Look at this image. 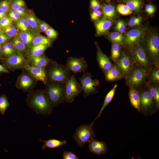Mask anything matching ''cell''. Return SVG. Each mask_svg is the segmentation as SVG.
<instances>
[{
	"mask_svg": "<svg viewBox=\"0 0 159 159\" xmlns=\"http://www.w3.org/2000/svg\"><path fill=\"white\" fill-rule=\"evenodd\" d=\"M129 96L132 106L138 111H140V97L139 92L137 90L129 87Z\"/></svg>",
	"mask_w": 159,
	"mask_h": 159,
	"instance_id": "ffe728a7",
	"label": "cell"
},
{
	"mask_svg": "<svg viewBox=\"0 0 159 159\" xmlns=\"http://www.w3.org/2000/svg\"><path fill=\"white\" fill-rule=\"evenodd\" d=\"M11 42L16 50L20 52L26 51V46L20 39L19 35L13 37Z\"/></svg>",
	"mask_w": 159,
	"mask_h": 159,
	"instance_id": "d6a6232c",
	"label": "cell"
},
{
	"mask_svg": "<svg viewBox=\"0 0 159 159\" xmlns=\"http://www.w3.org/2000/svg\"><path fill=\"white\" fill-rule=\"evenodd\" d=\"M114 28L116 30L121 33L125 32L126 30V25L124 21L121 20L117 21Z\"/></svg>",
	"mask_w": 159,
	"mask_h": 159,
	"instance_id": "b9f144b4",
	"label": "cell"
},
{
	"mask_svg": "<svg viewBox=\"0 0 159 159\" xmlns=\"http://www.w3.org/2000/svg\"><path fill=\"white\" fill-rule=\"evenodd\" d=\"M94 122L93 121L89 124L81 125L76 130L73 138L79 147H82L95 137L93 129Z\"/></svg>",
	"mask_w": 159,
	"mask_h": 159,
	"instance_id": "5b68a950",
	"label": "cell"
},
{
	"mask_svg": "<svg viewBox=\"0 0 159 159\" xmlns=\"http://www.w3.org/2000/svg\"><path fill=\"white\" fill-rule=\"evenodd\" d=\"M1 49L2 55L6 57L10 56L8 51L4 44L1 46Z\"/></svg>",
	"mask_w": 159,
	"mask_h": 159,
	"instance_id": "db71d44e",
	"label": "cell"
},
{
	"mask_svg": "<svg viewBox=\"0 0 159 159\" xmlns=\"http://www.w3.org/2000/svg\"><path fill=\"white\" fill-rule=\"evenodd\" d=\"M33 83V81L32 78L26 75L21 76L18 81V85L19 87L24 90L29 89Z\"/></svg>",
	"mask_w": 159,
	"mask_h": 159,
	"instance_id": "83f0119b",
	"label": "cell"
},
{
	"mask_svg": "<svg viewBox=\"0 0 159 159\" xmlns=\"http://www.w3.org/2000/svg\"><path fill=\"white\" fill-rule=\"evenodd\" d=\"M39 140L44 143L42 147V149L44 150L47 148H55L65 145L67 143V141L65 140H60L55 139H51L46 140L39 139Z\"/></svg>",
	"mask_w": 159,
	"mask_h": 159,
	"instance_id": "7402d4cb",
	"label": "cell"
},
{
	"mask_svg": "<svg viewBox=\"0 0 159 159\" xmlns=\"http://www.w3.org/2000/svg\"><path fill=\"white\" fill-rule=\"evenodd\" d=\"M117 86V84H115L112 88L108 92L106 95L104 102L100 112L95 119L93 120L95 121L101 115L102 113L106 107L111 101L114 96L115 92Z\"/></svg>",
	"mask_w": 159,
	"mask_h": 159,
	"instance_id": "603a6c76",
	"label": "cell"
},
{
	"mask_svg": "<svg viewBox=\"0 0 159 159\" xmlns=\"http://www.w3.org/2000/svg\"><path fill=\"white\" fill-rule=\"evenodd\" d=\"M121 54L120 45L113 43L111 47V59L115 63L120 58Z\"/></svg>",
	"mask_w": 159,
	"mask_h": 159,
	"instance_id": "f546056e",
	"label": "cell"
},
{
	"mask_svg": "<svg viewBox=\"0 0 159 159\" xmlns=\"http://www.w3.org/2000/svg\"><path fill=\"white\" fill-rule=\"evenodd\" d=\"M139 93L140 110L147 112L150 109L154 104L155 105L154 99L148 88L141 90Z\"/></svg>",
	"mask_w": 159,
	"mask_h": 159,
	"instance_id": "5bb4252c",
	"label": "cell"
},
{
	"mask_svg": "<svg viewBox=\"0 0 159 159\" xmlns=\"http://www.w3.org/2000/svg\"><path fill=\"white\" fill-rule=\"evenodd\" d=\"M24 67L32 78L46 84L48 78L45 67H39L27 64Z\"/></svg>",
	"mask_w": 159,
	"mask_h": 159,
	"instance_id": "4fadbf2b",
	"label": "cell"
},
{
	"mask_svg": "<svg viewBox=\"0 0 159 159\" xmlns=\"http://www.w3.org/2000/svg\"><path fill=\"white\" fill-rule=\"evenodd\" d=\"M97 52L96 59L99 66L104 72L112 67L113 65L110 59L101 50L97 42L95 43Z\"/></svg>",
	"mask_w": 159,
	"mask_h": 159,
	"instance_id": "2e32d148",
	"label": "cell"
},
{
	"mask_svg": "<svg viewBox=\"0 0 159 159\" xmlns=\"http://www.w3.org/2000/svg\"><path fill=\"white\" fill-rule=\"evenodd\" d=\"M11 9L16 10L20 7H25V3L24 0H10Z\"/></svg>",
	"mask_w": 159,
	"mask_h": 159,
	"instance_id": "ab89813d",
	"label": "cell"
},
{
	"mask_svg": "<svg viewBox=\"0 0 159 159\" xmlns=\"http://www.w3.org/2000/svg\"><path fill=\"white\" fill-rule=\"evenodd\" d=\"M131 49L134 64L149 72L154 66L149 60L143 47L138 43L133 46Z\"/></svg>",
	"mask_w": 159,
	"mask_h": 159,
	"instance_id": "52a82bcc",
	"label": "cell"
},
{
	"mask_svg": "<svg viewBox=\"0 0 159 159\" xmlns=\"http://www.w3.org/2000/svg\"><path fill=\"white\" fill-rule=\"evenodd\" d=\"M47 74L51 82L65 84L70 75L69 72L65 66L53 62L50 64Z\"/></svg>",
	"mask_w": 159,
	"mask_h": 159,
	"instance_id": "8992f818",
	"label": "cell"
},
{
	"mask_svg": "<svg viewBox=\"0 0 159 159\" xmlns=\"http://www.w3.org/2000/svg\"><path fill=\"white\" fill-rule=\"evenodd\" d=\"M10 104L5 95H3L0 97V113L4 115Z\"/></svg>",
	"mask_w": 159,
	"mask_h": 159,
	"instance_id": "8d00e7d4",
	"label": "cell"
},
{
	"mask_svg": "<svg viewBox=\"0 0 159 159\" xmlns=\"http://www.w3.org/2000/svg\"><path fill=\"white\" fill-rule=\"evenodd\" d=\"M146 30L145 27L141 26L130 30L126 34L124 44L131 49L139 43Z\"/></svg>",
	"mask_w": 159,
	"mask_h": 159,
	"instance_id": "30bf717a",
	"label": "cell"
},
{
	"mask_svg": "<svg viewBox=\"0 0 159 159\" xmlns=\"http://www.w3.org/2000/svg\"><path fill=\"white\" fill-rule=\"evenodd\" d=\"M62 158L63 159H79L77 155L72 151H65L62 154Z\"/></svg>",
	"mask_w": 159,
	"mask_h": 159,
	"instance_id": "bcb514c9",
	"label": "cell"
},
{
	"mask_svg": "<svg viewBox=\"0 0 159 159\" xmlns=\"http://www.w3.org/2000/svg\"><path fill=\"white\" fill-rule=\"evenodd\" d=\"M8 16L13 21L16 23L18 21L16 19L14 15L8 13Z\"/></svg>",
	"mask_w": 159,
	"mask_h": 159,
	"instance_id": "6f0895ef",
	"label": "cell"
},
{
	"mask_svg": "<svg viewBox=\"0 0 159 159\" xmlns=\"http://www.w3.org/2000/svg\"><path fill=\"white\" fill-rule=\"evenodd\" d=\"M126 5L132 11L139 12L141 8V0H127Z\"/></svg>",
	"mask_w": 159,
	"mask_h": 159,
	"instance_id": "1f68e13d",
	"label": "cell"
},
{
	"mask_svg": "<svg viewBox=\"0 0 159 159\" xmlns=\"http://www.w3.org/2000/svg\"><path fill=\"white\" fill-rule=\"evenodd\" d=\"M32 65L39 67H45L51 62V60L44 54L30 57Z\"/></svg>",
	"mask_w": 159,
	"mask_h": 159,
	"instance_id": "44dd1931",
	"label": "cell"
},
{
	"mask_svg": "<svg viewBox=\"0 0 159 159\" xmlns=\"http://www.w3.org/2000/svg\"><path fill=\"white\" fill-rule=\"evenodd\" d=\"M26 103L29 108L40 115L51 114L53 107L45 91L42 90L34 91L30 93L27 98Z\"/></svg>",
	"mask_w": 159,
	"mask_h": 159,
	"instance_id": "6da1fadb",
	"label": "cell"
},
{
	"mask_svg": "<svg viewBox=\"0 0 159 159\" xmlns=\"http://www.w3.org/2000/svg\"><path fill=\"white\" fill-rule=\"evenodd\" d=\"M3 33V32L2 29L0 28V35Z\"/></svg>",
	"mask_w": 159,
	"mask_h": 159,
	"instance_id": "94428289",
	"label": "cell"
},
{
	"mask_svg": "<svg viewBox=\"0 0 159 159\" xmlns=\"http://www.w3.org/2000/svg\"><path fill=\"white\" fill-rule=\"evenodd\" d=\"M45 32L47 38L50 39H55L58 35V33L56 31L50 27L46 30Z\"/></svg>",
	"mask_w": 159,
	"mask_h": 159,
	"instance_id": "ee69618b",
	"label": "cell"
},
{
	"mask_svg": "<svg viewBox=\"0 0 159 159\" xmlns=\"http://www.w3.org/2000/svg\"><path fill=\"white\" fill-rule=\"evenodd\" d=\"M79 80L85 97L91 94L98 92L96 87L99 84V81L97 80L93 79L90 73L85 72L79 78Z\"/></svg>",
	"mask_w": 159,
	"mask_h": 159,
	"instance_id": "9c48e42d",
	"label": "cell"
},
{
	"mask_svg": "<svg viewBox=\"0 0 159 159\" xmlns=\"http://www.w3.org/2000/svg\"><path fill=\"white\" fill-rule=\"evenodd\" d=\"M16 26L21 32L27 31L29 29V24L24 17L20 18L16 23Z\"/></svg>",
	"mask_w": 159,
	"mask_h": 159,
	"instance_id": "d590c367",
	"label": "cell"
},
{
	"mask_svg": "<svg viewBox=\"0 0 159 159\" xmlns=\"http://www.w3.org/2000/svg\"><path fill=\"white\" fill-rule=\"evenodd\" d=\"M52 43L51 39L42 35L38 34L34 37L32 44L33 45H44L49 47Z\"/></svg>",
	"mask_w": 159,
	"mask_h": 159,
	"instance_id": "4dcf8cb0",
	"label": "cell"
},
{
	"mask_svg": "<svg viewBox=\"0 0 159 159\" xmlns=\"http://www.w3.org/2000/svg\"><path fill=\"white\" fill-rule=\"evenodd\" d=\"M90 7L93 10H98L100 8L101 5L98 0H91Z\"/></svg>",
	"mask_w": 159,
	"mask_h": 159,
	"instance_id": "f907efd6",
	"label": "cell"
},
{
	"mask_svg": "<svg viewBox=\"0 0 159 159\" xmlns=\"http://www.w3.org/2000/svg\"><path fill=\"white\" fill-rule=\"evenodd\" d=\"M142 20L141 16L132 17L128 23V25L130 26H138L140 24Z\"/></svg>",
	"mask_w": 159,
	"mask_h": 159,
	"instance_id": "f6af8a7d",
	"label": "cell"
},
{
	"mask_svg": "<svg viewBox=\"0 0 159 159\" xmlns=\"http://www.w3.org/2000/svg\"><path fill=\"white\" fill-rule=\"evenodd\" d=\"M109 38L113 43H116L120 45L124 44L125 37L119 32H111L109 34Z\"/></svg>",
	"mask_w": 159,
	"mask_h": 159,
	"instance_id": "836d02e7",
	"label": "cell"
},
{
	"mask_svg": "<svg viewBox=\"0 0 159 159\" xmlns=\"http://www.w3.org/2000/svg\"><path fill=\"white\" fill-rule=\"evenodd\" d=\"M49 47L47 46L39 44L33 45L30 49V57L41 55Z\"/></svg>",
	"mask_w": 159,
	"mask_h": 159,
	"instance_id": "f1b7e54d",
	"label": "cell"
},
{
	"mask_svg": "<svg viewBox=\"0 0 159 159\" xmlns=\"http://www.w3.org/2000/svg\"><path fill=\"white\" fill-rule=\"evenodd\" d=\"M103 72L105 80L107 81H114L124 77L120 70L115 64H113L111 68Z\"/></svg>",
	"mask_w": 159,
	"mask_h": 159,
	"instance_id": "d6986e66",
	"label": "cell"
},
{
	"mask_svg": "<svg viewBox=\"0 0 159 159\" xmlns=\"http://www.w3.org/2000/svg\"><path fill=\"white\" fill-rule=\"evenodd\" d=\"M105 0L107 2H109L111 0Z\"/></svg>",
	"mask_w": 159,
	"mask_h": 159,
	"instance_id": "6125c7cd",
	"label": "cell"
},
{
	"mask_svg": "<svg viewBox=\"0 0 159 159\" xmlns=\"http://www.w3.org/2000/svg\"><path fill=\"white\" fill-rule=\"evenodd\" d=\"M49 27V26L47 23L40 21L39 24V29L40 32H45Z\"/></svg>",
	"mask_w": 159,
	"mask_h": 159,
	"instance_id": "816d5d0a",
	"label": "cell"
},
{
	"mask_svg": "<svg viewBox=\"0 0 159 159\" xmlns=\"http://www.w3.org/2000/svg\"><path fill=\"white\" fill-rule=\"evenodd\" d=\"M102 14V11L99 10H93L90 14L91 19L92 20L97 21L99 19Z\"/></svg>",
	"mask_w": 159,
	"mask_h": 159,
	"instance_id": "c3c4849f",
	"label": "cell"
},
{
	"mask_svg": "<svg viewBox=\"0 0 159 159\" xmlns=\"http://www.w3.org/2000/svg\"><path fill=\"white\" fill-rule=\"evenodd\" d=\"M6 13L5 12H4V11H3L2 10L0 9V15H1V14H4V13Z\"/></svg>",
	"mask_w": 159,
	"mask_h": 159,
	"instance_id": "91938a15",
	"label": "cell"
},
{
	"mask_svg": "<svg viewBox=\"0 0 159 159\" xmlns=\"http://www.w3.org/2000/svg\"><path fill=\"white\" fill-rule=\"evenodd\" d=\"M3 32L10 39L18 35V29L12 24L10 26L2 29Z\"/></svg>",
	"mask_w": 159,
	"mask_h": 159,
	"instance_id": "e575fe53",
	"label": "cell"
},
{
	"mask_svg": "<svg viewBox=\"0 0 159 159\" xmlns=\"http://www.w3.org/2000/svg\"><path fill=\"white\" fill-rule=\"evenodd\" d=\"M65 102L71 103L82 91L74 74L71 75L65 84Z\"/></svg>",
	"mask_w": 159,
	"mask_h": 159,
	"instance_id": "ba28073f",
	"label": "cell"
},
{
	"mask_svg": "<svg viewBox=\"0 0 159 159\" xmlns=\"http://www.w3.org/2000/svg\"><path fill=\"white\" fill-rule=\"evenodd\" d=\"M1 45L0 44V59L2 58V54L1 52Z\"/></svg>",
	"mask_w": 159,
	"mask_h": 159,
	"instance_id": "680465c9",
	"label": "cell"
},
{
	"mask_svg": "<svg viewBox=\"0 0 159 159\" xmlns=\"http://www.w3.org/2000/svg\"><path fill=\"white\" fill-rule=\"evenodd\" d=\"M148 58L153 66H159V37L155 33L150 34L145 43Z\"/></svg>",
	"mask_w": 159,
	"mask_h": 159,
	"instance_id": "277c9868",
	"label": "cell"
},
{
	"mask_svg": "<svg viewBox=\"0 0 159 159\" xmlns=\"http://www.w3.org/2000/svg\"><path fill=\"white\" fill-rule=\"evenodd\" d=\"M5 46L10 55V56L15 53V49L11 42H6L3 44Z\"/></svg>",
	"mask_w": 159,
	"mask_h": 159,
	"instance_id": "681fc988",
	"label": "cell"
},
{
	"mask_svg": "<svg viewBox=\"0 0 159 159\" xmlns=\"http://www.w3.org/2000/svg\"><path fill=\"white\" fill-rule=\"evenodd\" d=\"M10 0H2L0 1V9L6 13L10 10Z\"/></svg>",
	"mask_w": 159,
	"mask_h": 159,
	"instance_id": "7bdbcfd3",
	"label": "cell"
},
{
	"mask_svg": "<svg viewBox=\"0 0 159 159\" xmlns=\"http://www.w3.org/2000/svg\"><path fill=\"white\" fill-rule=\"evenodd\" d=\"M102 12L103 18H107L113 20L116 14L115 8L111 4H104L102 6Z\"/></svg>",
	"mask_w": 159,
	"mask_h": 159,
	"instance_id": "cb8c5ba5",
	"label": "cell"
},
{
	"mask_svg": "<svg viewBox=\"0 0 159 159\" xmlns=\"http://www.w3.org/2000/svg\"><path fill=\"white\" fill-rule=\"evenodd\" d=\"M148 89L151 94L155 103L156 109H158L159 107V87L158 85L148 83Z\"/></svg>",
	"mask_w": 159,
	"mask_h": 159,
	"instance_id": "d4e9b609",
	"label": "cell"
},
{
	"mask_svg": "<svg viewBox=\"0 0 159 159\" xmlns=\"http://www.w3.org/2000/svg\"><path fill=\"white\" fill-rule=\"evenodd\" d=\"M16 11L20 12L24 17L26 15L27 10L25 7H21L18 9Z\"/></svg>",
	"mask_w": 159,
	"mask_h": 159,
	"instance_id": "11a10c76",
	"label": "cell"
},
{
	"mask_svg": "<svg viewBox=\"0 0 159 159\" xmlns=\"http://www.w3.org/2000/svg\"><path fill=\"white\" fill-rule=\"evenodd\" d=\"M117 10L120 14L123 15H127L132 13V11L126 5L123 4L117 5Z\"/></svg>",
	"mask_w": 159,
	"mask_h": 159,
	"instance_id": "f35d334b",
	"label": "cell"
},
{
	"mask_svg": "<svg viewBox=\"0 0 159 159\" xmlns=\"http://www.w3.org/2000/svg\"><path fill=\"white\" fill-rule=\"evenodd\" d=\"M45 92L53 107L65 102V84L51 82Z\"/></svg>",
	"mask_w": 159,
	"mask_h": 159,
	"instance_id": "3957f363",
	"label": "cell"
},
{
	"mask_svg": "<svg viewBox=\"0 0 159 159\" xmlns=\"http://www.w3.org/2000/svg\"><path fill=\"white\" fill-rule=\"evenodd\" d=\"M145 10L147 13L149 15L153 14L155 11V8L153 5L149 4L146 6Z\"/></svg>",
	"mask_w": 159,
	"mask_h": 159,
	"instance_id": "f5cc1de1",
	"label": "cell"
},
{
	"mask_svg": "<svg viewBox=\"0 0 159 159\" xmlns=\"http://www.w3.org/2000/svg\"><path fill=\"white\" fill-rule=\"evenodd\" d=\"M92 153L98 155L105 153L107 150V147L105 143L89 150Z\"/></svg>",
	"mask_w": 159,
	"mask_h": 159,
	"instance_id": "74e56055",
	"label": "cell"
},
{
	"mask_svg": "<svg viewBox=\"0 0 159 159\" xmlns=\"http://www.w3.org/2000/svg\"><path fill=\"white\" fill-rule=\"evenodd\" d=\"M4 64L10 69H16L25 67L26 60L24 56L21 53H14L7 57Z\"/></svg>",
	"mask_w": 159,
	"mask_h": 159,
	"instance_id": "9a60e30c",
	"label": "cell"
},
{
	"mask_svg": "<svg viewBox=\"0 0 159 159\" xmlns=\"http://www.w3.org/2000/svg\"><path fill=\"white\" fill-rule=\"evenodd\" d=\"M112 24V20L107 18H103L96 21L95 25L96 35L101 36L107 33Z\"/></svg>",
	"mask_w": 159,
	"mask_h": 159,
	"instance_id": "e0dca14e",
	"label": "cell"
},
{
	"mask_svg": "<svg viewBox=\"0 0 159 159\" xmlns=\"http://www.w3.org/2000/svg\"><path fill=\"white\" fill-rule=\"evenodd\" d=\"M115 64L125 78L131 70L134 63L132 57L127 53L123 52L120 58Z\"/></svg>",
	"mask_w": 159,
	"mask_h": 159,
	"instance_id": "7c38bea8",
	"label": "cell"
},
{
	"mask_svg": "<svg viewBox=\"0 0 159 159\" xmlns=\"http://www.w3.org/2000/svg\"><path fill=\"white\" fill-rule=\"evenodd\" d=\"M13 22L8 16H4L0 20V28L2 29L10 26Z\"/></svg>",
	"mask_w": 159,
	"mask_h": 159,
	"instance_id": "60d3db41",
	"label": "cell"
},
{
	"mask_svg": "<svg viewBox=\"0 0 159 159\" xmlns=\"http://www.w3.org/2000/svg\"><path fill=\"white\" fill-rule=\"evenodd\" d=\"M34 34L30 30L21 32L18 35L20 39L26 46H29L32 43L34 37Z\"/></svg>",
	"mask_w": 159,
	"mask_h": 159,
	"instance_id": "484cf974",
	"label": "cell"
},
{
	"mask_svg": "<svg viewBox=\"0 0 159 159\" xmlns=\"http://www.w3.org/2000/svg\"><path fill=\"white\" fill-rule=\"evenodd\" d=\"M105 143L103 141H100L94 139H91L88 143V148L89 150L96 147L99 145H102Z\"/></svg>",
	"mask_w": 159,
	"mask_h": 159,
	"instance_id": "7dc6e473",
	"label": "cell"
},
{
	"mask_svg": "<svg viewBox=\"0 0 159 159\" xmlns=\"http://www.w3.org/2000/svg\"><path fill=\"white\" fill-rule=\"evenodd\" d=\"M122 0V1H125V0Z\"/></svg>",
	"mask_w": 159,
	"mask_h": 159,
	"instance_id": "be15d7a7",
	"label": "cell"
},
{
	"mask_svg": "<svg viewBox=\"0 0 159 159\" xmlns=\"http://www.w3.org/2000/svg\"><path fill=\"white\" fill-rule=\"evenodd\" d=\"M149 71L134 64L131 70L125 77L127 85L137 89L146 82Z\"/></svg>",
	"mask_w": 159,
	"mask_h": 159,
	"instance_id": "7a4b0ae2",
	"label": "cell"
},
{
	"mask_svg": "<svg viewBox=\"0 0 159 159\" xmlns=\"http://www.w3.org/2000/svg\"><path fill=\"white\" fill-rule=\"evenodd\" d=\"M66 68L69 71L74 74L85 72L87 69L88 66L84 58H76L69 57L67 60Z\"/></svg>",
	"mask_w": 159,
	"mask_h": 159,
	"instance_id": "8fae6325",
	"label": "cell"
},
{
	"mask_svg": "<svg viewBox=\"0 0 159 159\" xmlns=\"http://www.w3.org/2000/svg\"><path fill=\"white\" fill-rule=\"evenodd\" d=\"M148 79V83L159 84V67L154 66L151 68L149 72Z\"/></svg>",
	"mask_w": 159,
	"mask_h": 159,
	"instance_id": "4316f807",
	"label": "cell"
},
{
	"mask_svg": "<svg viewBox=\"0 0 159 159\" xmlns=\"http://www.w3.org/2000/svg\"><path fill=\"white\" fill-rule=\"evenodd\" d=\"M0 72L8 73L9 72L8 70L6 69L5 67H4L3 65L0 64Z\"/></svg>",
	"mask_w": 159,
	"mask_h": 159,
	"instance_id": "9f6ffc18",
	"label": "cell"
},
{
	"mask_svg": "<svg viewBox=\"0 0 159 159\" xmlns=\"http://www.w3.org/2000/svg\"><path fill=\"white\" fill-rule=\"evenodd\" d=\"M26 19L29 26V30L34 34H39L40 32L39 29L40 20L31 10H27L24 16Z\"/></svg>",
	"mask_w": 159,
	"mask_h": 159,
	"instance_id": "ac0fdd59",
	"label": "cell"
}]
</instances>
